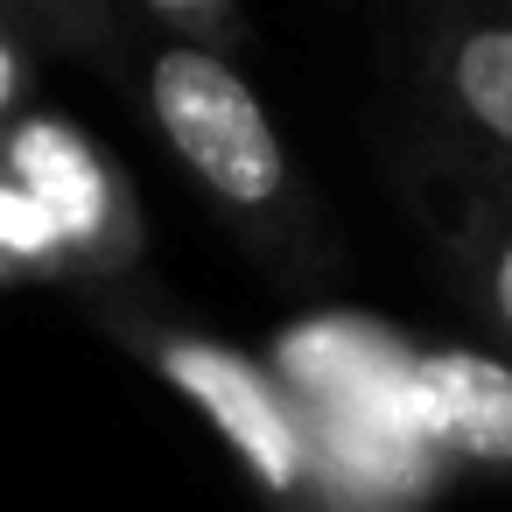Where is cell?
Instances as JSON below:
<instances>
[{
    "mask_svg": "<svg viewBox=\"0 0 512 512\" xmlns=\"http://www.w3.org/2000/svg\"><path fill=\"white\" fill-rule=\"evenodd\" d=\"M442 85L456 99V113L491 134L498 148H512V22H477L442 50Z\"/></svg>",
    "mask_w": 512,
    "mask_h": 512,
    "instance_id": "5",
    "label": "cell"
},
{
    "mask_svg": "<svg viewBox=\"0 0 512 512\" xmlns=\"http://www.w3.org/2000/svg\"><path fill=\"white\" fill-rule=\"evenodd\" d=\"M484 302H491V316H498L505 337H512V225L484 246Z\"/></svg>",
    "mask_w": 512,
    "mask_h": 512,
    "instance_id": "7",
    "label": "cell"
},
{
    "mask_svg": "<svg viewBox=\"0 0 512 512\" xmlns=\"http://www.w3.org/2000/svg\"><path fill=\"white\" fill-rule=\"evenodd\" d=\"M0 169H8V183L50 218V232L64 239V260L78 267H113L134 253V204L120 190V176L106 169V155L50 120V113H29L15 120V134L0 141Z\"/></svg>",
    "mask_w": 512,
    "mask_h": 512,
    "instance_id": "3",
    "label": "cell"
},
{
    "mask_svg": "<svg viewBox=\"0 0 512 512\" xmlns=\"http://www.w3.org/2000/svg\"><path fill=\"white\" fill-rule=\"evenodd\" d=\"M400 414L421 449L512 470V365L484 351H407Z\"/></svg>",
    "mask_w": 512,
    "mask_h": 512,
    "instance_id": "4",
    "label": "cell"
},
{
    "mask_svg": "<svg viewBox=\"0 0 512 512\" xmlns=\"http://www.w3.org/2000/svg\"><path fill=\"white\" fill-rule=\"evenodd\" d=\"M8 267H64V239L50 232V218L0 176V274Z\"/></svg>",
    "mask_w": 512,
    "mask_h": 512,
    "instance_id": "6",
    "label": "cell"
},
{
    "mask_svg": "<svg viewBox=\"0 0 512 512\" xmlns=\"http://www.w3.org/2000/svg\"><path fill=\"white\" fill-rule=\"evenodd\" d=\"M15 92H22V64H15V50L0 43V113L15 106Z\"/></svg>",
    "mask_w": 512,
    "mask_h": 512,
    "instance_id": "8",
    "label": "cell"
},
{
    "mask_svg": "<svg viewBox=\"0 0 512 512\" xmlns=\"http://www.w3.org/2000/svg\"><path fill=\"white\" fill-rule=\"evenodd\" d=\"M148 120L169 141V155L246 218H267L288 204V148L260 106V92L204 43H162L148 64Z\"/></svg>",
    "mask_w": 512,
    "mask_h": 512,
    "instance_id": "1",
    "label": "cell"
},
{
    "mask_svg": "<svg viewBox=\"0 0 512 512\" xmlns=\"http://www.w3.org/2000/svg\"><path fill=\"white\" fill-rule=\"evenodd\" d=\"M148 365L225 435V449L239 456V470L281 498V505H309L316 491V449H309V407L281 386V372H267L260 358L204 337V330H155L141 337Z\"/></svg>",
    "mask_w": 512,
    "mask_h": 512,
    "instance_id": "2",
    "label": "cell"
}]
</instances>
